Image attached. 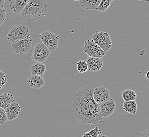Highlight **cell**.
Wrapping results in <instances>:
<instances>
[{
    "label": "cell",
    "instance_id": "6da1fadb",
    "mask_svg": "<svg viewBox=\"0 0 149 137\" xmlns=\"http://www.w3.org/2000/svg\"><path fill=\"white\" fill-rule=\"evenodd\" d=\"M72 110L75 117L77 118L80 122L87 125H91L89 106L84 86L80 88L74 95L72 103Z\"/></svg>",
    "mask_w": 149,
    "mask_h": 137
},
{
    "label": "cell",
    "instance_id": "7a4b0ae2",
    "mask_svg": "<svg viewBox=\"0 0 149 137\" xmlns=\"http://www.w3.org/2000/svg\"><path fill=\"white\" fill-rule=\"evenodd\" d=\"M47 0H29L20 13L22 20L32 22L43 18L47 15Z\"/></svg>",
    "mask_w": 149,
    "mask_h": 137
},
{
    "label": "cell",
    "instance_id": "3957f363",
    "mask_svg": "<svg viewBox=\"0 0 149 137\" xmlns=\"http://www.w3.org/2000/svg\"><path fill=\"white\" fill-rule=\"evenodd\" d=\"M86 98L89 106V117L91 125H96L103 122V117L100 112V104L95 101L93 98L94 88L90 86H84Z\"/></svg>",
    "mask_w": 149,
    "mask_h": 137
},
{
    "label": "cell",
    "instance_id": "277c9868",
    "mask_svg": "<svg viewBox=\"0 0 149 137\" xmlns=\"http://www.w3.org/2000/svg\"><path fill=\"white\" fill-rule=\"evenodd\" d=\"M29 28L24 24L15 25L9 31L6 39L11 43L17 40H22L30 35Z\"/></svg>",
    "mask_w": 149,
    "mask_h": 137
},
{
    "label": "cell",
    "instance_id": "5b68a950",
    "mask_svg": "<svg viewBox=\"0 0 149 137\" xmlns=\"http://www.w3.org/2000/svg\"><path fill=\"white\" fill-rule=\"evenodd\" d=\"M11 50L17 54L23 55L28 53L32 46V38L29 35L22 40L15 41L11 43Z\"/></svg>",
    "mask_w": 149,
    "mask_h": 137
},
{
    "label": "cell",
    "instance_id": "8992f818",
    "mask_svg": "<svg viewBox=\"0 0 149 137\" xmlns=\"http://www.w3.org/2000/svg\"><path fill=\"white\" fill-rule=\"evenodd\" d=\"M92 39L104 51L106 52L112 48V40L107 32L96 31L92 35Z\"/></svg>",
    "mask_w": 149,
    "mask_h": 137
},
{
    "label": "cell",
    "instance_id": "52a82bcc",
    "mask_svg": "<svg viewBox=\"0 0 149 137\" xmlns=\"http://www.w3.org/2000/svg\"><path fill=\"white\" fill-rule=\"evenodd\" d=\"M41 42L49 49L50 51H55L58 48V41L60 39L59 35H57L50 32H43L39 35Z\"/></svg>",
    "mask_w": 149,
    "mask_h": 137
},
{
    "label": "cell",
    "instance_id": "ba28073f",
    "mask_svg": "<svg viewBox=\"0 0 149 137\" xmlns=\"http://www.w3.org/2000/svg\"><path fill=\"white\" fill-rule=\"evenodd\" d=\"M83 50L87 55L92 57L102 58L106 54V52L104 51L92 39H88L85 42Z\"/></svg>",
    "mask_w": 149,
    "mask_h": 137
},
{
    "label": "cell",
    "instance_id": "9c48e42d",
    "mask_svg": "<svg viewBox=\"0 0 149 137\" xmlns=\"http://www.w3.org/2000/svg\"><path fill=\"white\" fill-rule=\"evenodd\" d=\"M50 52L43 43L40 42L35 46L31 59L36 62L43 63L49 57Z\"/></svg>",
    "mask_w": 149,
    "mask_h": 137
},
{
    "label": "cell",
    "instance_id": "30bf717a",
    "mask_svg": "<svg viewBox=\"0 0 149 137\" xmlns=\"http://www.w3.org/2000/svg\"><path fill=\"white\" fill-rule=\"evenodd\" d=\"M93 98L96 102L100 104L101 103L111 98V95L109 90L104 86H99L94 89Z\"/></svg>",
    "mask_w": 149,
    "mask_h": 137
},
{
    "label": "cell",
    "instance_id": "8fae6325",
    "mask_svg": "<svg viewBox=\"0 0 149 137\" xmlns=\"http://www.w3.org/2000/svg\"><path fill=\"white\" fill-rule=\"evenodd\" d=\"M100 107L103 118L109 117L116 109V105L112 98L101 103Z\"/></svg>",
    "mask_w": 149,
    "mask_h": 137
},
{
    "label": "cell",
    "instance_id": "7c38bea8",
    "mask_svg": "<svg viewBox=\"0 0 149 137\" xmlns=\"http://www.w3.org/2000/svg\"><path fill=\"white\" fill-rule=\"evenodd\" d=\"M21 107L16 101H13L5 110L7 116V119L9 121H12L17 118L21 111Z\"/></svg>",
    "mask_w": 149,
    "mask_h": 137
},
{
    "label": "cell",
    "instance_id": "4fadbf2b",
    "mask_svg": "<svg viewBox=\"0 0 149 137\" xmlns=\"http://www.w3.org/2000/svg\"><path fill=\"white\" fill-rule=\"evenodd\" d=\"M88 66V70L91 71H98L103 65V61L101 58L88 57L86 60Z\"/></svg>",
    "mask_w": 149,
    "mask_h": 137
},
{
    "label": "cell",
    "instance_id": "5bb4252c",
    "mask_svg": "<svg viewBox=\"0 0 149 137\" xmlns=\"http://www.w3.org/2000/svg\"><path fill=\"white\" fill-rule=\"evenodd\" d=\"M27 84L32 88L38 90L45 85L43 77L39 75L31 74L26 81Z\"/></svg>",
    "mask_w": 149,
    "mask_h": 137
},
{
    "label": "cell",
    "instance_id": "9a60e30c",
    "mask_svg": "<svg viewBox=\"0 0 149 137\" xmlns=\"http://www.w3.org/2000/svg\"><path fill=\"white\" fill-rule=\"evenodd\" d=\"M29 0H9V7L15 14H20Z\"/></svg>",
    "mask_w": 149,
    "mask_h": 137
},
{
    "label": "cell",
    "instance_id": "2e32d148",
    "mask_svg": "<svg viewBox=\"0 0 149 137\" xmlns=\"http://www.w3.org/2000/svg\"><path fill=\"white\" fill-rule=\"evenodd\" d=\"M46 66L43 63L36 62L33 63L30 67V72L31 74H34L42 77L45 73Z\"/></svg>",
    "mask_w": 149,
    "mask_h": 137
},
{
    "label": "cell",
    "instance_id": "e0dca14e",
    "mask_svg": "<svg viewBox=\"0 0 149 137\" xmlns=\"http://www.w3.org/2000/svg\"><path fill=\"white\" fill-rule=\"evenodd\" d=\"M15 101L14 95L10 93H0V108L6 109Z\"/></svg>",
    "mask_w": 149,
    "mask_h": 137
},
{
    "label": "cell",
    "instance_id": "ac0fdd59",
    "mask_svg": "<svg viewBox=\"0 0 149 137\" xmlns=\"http://www.w3.org/2000/svg\"><path fill=\"white\" fill-rule=\"evenodd\" d=\"M101 0H79L80 6L85 10H95L100 3Z\"/></svg>",
    "mask_w": 149,
    "mask_h": 137
},
{
    "label": "cell",
    "instance_id": "d6986e66",
    "mask_svg": "<svg viewBox=\"0 0 149 137\" xmlns=\"http://www.w3.org/2000/svg\"><path fill=\"white\" fill-rule=\"evenodd\" d=\"M122 109L126 112L131 114H135L138 111V105L135 100L124 101Z\"/></svg>",
    "mask_w": 149,
    "mask_h": 137
},
{
    "label": "cell",
    "instance_id": "ffe728a7",
    "mask_svg": "<svg viewBox=\"0 0 149 137\" xmlns=\"http://www.w3.org/2000/svg\"><path fill=\"white\" fill-rule=\"evenodd\" d=\"M122 97L124 101H129L135 100L137 95L134 91L131 89H127L122 92Z\"/></svg>",
    "mask_w": 149,
    "mask_h": 137
},
{
    "label": "cell",
    "instance_id": "44dd1931",
    "mask_svg": "<svg viewBox=\"0 0 149 137\" xmlns=\"http://www.w3.org/2000/svg\"><path fill=\"white\" fill-rule=\"evenodd\" d=\"M112 2L111 0H101L99 5L95 10L98 11L104 12L109 8V6L111 5Z\"/></svg>",
    "mask_w": 149,
    "mask_h": 137
},
{
    "label": "cell",
    "instance_id": "7402d4cb",
    "mask_svg": "<svg viewBox=\"0 0 149 137\" xmlns=\"http://www.w3.org/2000/svg\"><path fill=\"white\" fill-rule=\"evenodd\" d=\"M102 134V130L98 127L87 132L83 135L81 137H97L99 134Z\"/></svg>",
    "mask_w": 149,
    "mask_h": 137
},
{
    "label": "cell",
    "instance_id": "603a6c76",
    "mask_svg": "<svg viewBox=\"0 0 149 137\" xmlns=\"http://www.w3.org/2000/svg\"><path fill=\"white\" fill-rule=\"evenodd\" d=\"M77 69L80 73H85L88 71V66L86 61L80 60L77 63Z\"/></svg>",
    "mask_w": 149,
    "mask_h": 137
},
{
    "label": "cell",
    "instance_id": "cb8c5ba5",
    "mask_svg": "<svg viewBox=\"0 0 149 137\" xmlns=\"http://www.w3.org/2000/svg\"><path fill=\"white\" fill-rule=\"evenodd\" d=\"M8 120L5 110L0 108V125H3Z\"/></svg>",
    "mask_w": 149,
    "mask_h": 137
},
{
    "label": "cell",
    "instance_id": "d4e9b609",
    "mask_svg": "<svg viewBox=\"0 0 149 137\" xmlns=\"http://www.w3.org/2000/svg\"><path fill=\"white\" fill-rule=\"evenodd\" d=\"M6 81L7 79L6 74H4L3 71L0 70V89H1L4 86Z\"/></svg>",
    "mask_w": 149,
    "mask_h": 137
},
{
    "label": "cell",
    "instance_id": "484cf974",
    "mask_svg": "<svg viewBox=\"0 0 149 137\" xmlns=\"http://www.w3.org/2000/svg\"><path fill=\"white\" fill-rule=\"evenodd\" d=\"M6 11L4 8L0 7V26H1L6 20Z\"/></svg>",
    "mask_w": 149,
    "mask_h": 137
},
{
    "label": "cell",
    "instance_id": "4316f807",
    "mask_svg": "<svg viewBox=\"0 0 149 137\" xmlns=\"http://www.w3.org/2000/svg\"><path fill=\"white\" fill-rule=\"evenodd\" d=\"M132 137H149V129H146L141 133H136Z\"/></svg>",
    "mask_w": 149,
    "mask_h": 137
},
{
    "label": "cell",
    "instance_id": "83f0119b",
    "mask_svg": "<svg viewBox=\"0 0 149 137\" xmlns=\"http://www.w3.org/2000/svg\"><path fill=\"white\" fill-rule=\"evenodd\" d=\"M5 2H6V0H0V7L1 8H3Z\"/></svg>",
    "mask_w": 149,
    "mask_h": 137
},
{
    "label": "cell",
    "instance_id": "f1b7e54d",
    "mask_svg": "<svg viewBox=\"0 0 149 137\" xmlns=\"http://www.w3.org/2000/svg\"><path fill=\"white\" fill-rule=\"evenodd\" d=\"M97 137H108L107 136H106V135H104V134H99L98 136Z\"/></svg>",
    "mask_w": 149,
    "mask_h": 137
},
{
    "label": "cell",
    "instance_id": "f546056e",
    "mask_svg": "<svg viewBox=\"0 0 149 137\" xmlns=\"http://www.w3.org/2000/svg\"><path fill=\"white\" fill-rule=\"evenodd\" d=\"M149 71H146V77L148 80L149 79Z\"/></svg>",
    "mask_w": 149,
    "mask_h": 137
},
{
    "label": "cell",
    "instance_id": "4dcf8cb0",
    "mask_svg": "<svg viewBox=\"0 0 149 137\" xmlns=\"http://www.w3.org/2000/svg\"><path fill=\"white\" fill-rule=\"evenodd\" d=\"M138 1H144V2H148L149 1V0H138Z\"/></svg>",
    "mask_w": 149,
    "mask_h": 137
},
{
    "label": "cell",
    "instance_id": "1f68e13d",
    "mask_svg": "<svg viewBox=\"0 0 149 137\" xmlns=\"http://www.w3.org/2000/svg\"><path fill=\"white\" fill-rule=\"evenodd\" d=\"M74 1H79V0H74Z\"/></svg>",
    "mask_w": 149,
    "mask_h": 137
},
{
    "label": "cell",
    "instance_id": "d6a6232c",
    "mask_svg": "<svg viewBox=\"0 0 149 137\" xmlns=\"http://www.w3.org/2000/svg\"><path fill=\"white\" fill-rule=\"evenodd\" d=\"M114 1V0H111V1Z\"/></svg>",
    "mask_w": 149,
    "mask_h": 137
}]
</instances>
